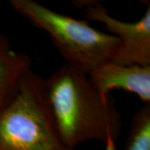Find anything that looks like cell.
Returning <instances> with one entry per match:
<instances>
[{
    "label": "cell",
    "instance_id": "obj_1",
    "mask_svg": "<svg viewBox=\"0 0 150 150\" xmlns=\"http://www.w3.org/2000/svg\"><path fill=\"white\" fill-rule=\"evenodd\" d=\"M45 93L61 139L68 146L100 142L104 150H117L120 113L112 97L103 98L88 75L65 64L44 79Z\"/></svg>",
    "mask_w": 150,
    "mask_h": 150
},
{
    "label": "cell",
    "instance_id": "obj_2",
    "mask_svg": "<svg viewBox=\"0 0 150 150\" xmlns=\"http://www.w3.org/2000/svg\"><path fill=\"white\" fill-rule=\"evenodd\" d=\"M0 150H76L61 139L44 79L30 70L0 107Z\"/></svg>",
    "mask_w": 150,
    "mask_h": 150
},
{
    "label": "cell",
    "instance_id": "obj_3",
    "mask_svg": "<svg viewBox=\"0 0 150 150\" xmlns=\"http://www.w3.org/2000/svg\"><path fill=\"white\" fill-rule=\"evenodd\" d=\"M14 10L48 33L66 64L88 75L112 61L120 43L110 33L99 31L85 20L76 19L33 0H12Z\"/></svg>",
    "mask_w": 150,
    "mask_h": 150
},
{
    "label": "cell",
    "instance_id": "obj_4",
    "mask_svg": "<svg viewBox=\"0 0 150 150\" xmlns=\"http://www.w3.org/2000/svg\"><path fill=\"white\" fill-rule=\"evenodd\" d=\"M82 7L88 20L103 24L110 34L117 38L120 46L112 62L125 65L150 66V5L144 15L133 23L111 16L108 11L96 1H74Z\"/></svg>",
    "mask_w": 150,
    "mask_h": 150
},
{
    "label": "cell",
    "instance_id": "obj_5",
    "mask_svg": "<svg viewBox=\"0 0 150 150\" xmlns=\"http://www.w3.org/2000/svg\"><path fill=\"white\" fill-rule=\"evenodd\" d=\"M92 84L103 98L110 92L120 89L134 93L145 103H150V66L125 65L109 61L88 74Z\"/></svg>",
    "mask_w": 150,
    "mask_h": 150
},
{
    "label": "cell",
    "instance_id": "obj_6",
    "mask_svg": "<svg viewBox=\"0 0 150 150\" xmlns=\"http://www.w3.org/2000/svg\"><path fill=\"white\" fill-rule=\"evenodd\" d=\"M31 67L27 54L15 51L8 39L0 34V107L13 96Z\"/></svg>",
    "mask_w": 150,
    "mask_h": 150
},
{
    "label": "cell",
    "instance_id": "obj_7",
    "mask_svg": "<svg viewBox=\"0 0 150 150\" xmlns=\"http://www.w3.org/2000/svg\"><path fill=\"white\" fill-rule=\"evenodd\" d=\"M125 150H150V103H145L133 117Z\"/></svg>",
    "mask_w": 150,
    "mask_h": 150
}]
</instances>
